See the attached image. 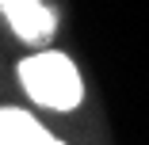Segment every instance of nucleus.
Returning <instances> with one entry per match:
<instances>
[{
    "mask_svg": "<svg viewBox=\"0 0 149 145\" xmlns=\"http://www.w3.org/2000/svg\"><path fill=\"white\" fill-rule=\"evenodd\" d=\"M19 88L31 96V103L46 111H77L84 103V76L77 61L61 50H38L15 65Z\"/></svg>",
    "mask_w": 149,
    "mask_h": 145,
    "instance_id": "nucleus-1",
    "label": "nucleus"
},
{
    "mask_svg": "<svg viewBox=\"0 0 149 145\" xmlns=\"http://www.w3.org/2000/svg\"><path fill=\"white\" fill-rule=\"evenodd\" d=\"M0 15H4L15 38L31 42V46L50 42L57 31V12L46 8V0H0Z\"/></svg>",
    "mask_w": 149,
    "mask_h": 145,
    "instance_id": "nucleus-2",
    "label": "nucleus"
},
{
    "mask_svg": "<svg viewBox=\"0 0 149 145\" xmlns=\"http://www.w3.org/2000/svg\"><path fill=\"white\" fill-rule=\"evenodd\" d=\"M15 145H65V141H57V137H54V134H50L42 122H38V126H31V130H27V134L15 141Z\"/></svg>",
    "mask_w": 149,
    "mask_h": 145,
    "instance_id": "nucleus-3",
    "label": "nucleus"
}]
</instances>
